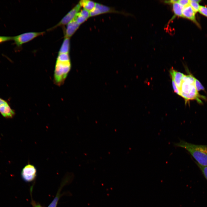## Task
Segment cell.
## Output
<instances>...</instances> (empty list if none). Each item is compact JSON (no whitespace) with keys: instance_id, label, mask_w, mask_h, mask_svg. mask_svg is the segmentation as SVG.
I'll return each instance as SVG.
<instances>
[{"instance_id":"6da1fadb","label":"cell","mask_w":207,"mask_h":207,"mask_svg":"<svg viewBox=\"0 0 207 207\" xmlns=\"http://www.w3.org/2000/svg\"><path fill=\"white\" fill-rule=\"evenodd\" d=\"M195 78L191 74L184 75L177 81H172L173 89L175 93L182 97L185 103L191 100H196L198 103L202 104L201 99H206V97L200 95L197 90L195 84Z\"/></svg>"},{"instance_id":"7a4b0ae2","label":"cell","mask_w":207,"mask_h":207,"mask_svg":"<svg viewBox=\"0 0 207 207\" xmlns=\"http://www.w3.org/2000/svg\"><path fill=\"white\" fill-rule=\"evenodd\" d=\"M173 145L187 150L196 160V164L202 166H207V145L195 144L183 140L173 143Z\"/></svg>"},{"instance_id":"3957f363","label":"cell","mask_w":207,"mask_h":207,"mask_svg":"<svg viewBox=\"0 0 207 207\" xmlns=\"http://www.w3.org/2000/svg\"><path fill=\"white\" fill-rule=\"evenodd\" d=\"M71 67L70 60H56L53 76L56 85L60 86L64 84Z\"/></svg>"},{"instance_id":"277c9868","label":"cell","mask_w":207,"mask_h":207,"mask_svg":"<svg viewBox=\"0 0 207 207\" xmlns=\"http://www.w3.org/2000/svg\"><path fill=\"white\" fill-rule=\"evenodd\" d=\"M45 32H29L23 33L12 37V40L18 47H21L22 44L28 42L36 37L43 35Z\"/></svg>"},{"instance_id":"5b68a950","label":"cell","mask_w":207,"mask_h":207,"mask_svg":"<svg viewBox=\"0 0 207 207\" xmlns=\"http://www.w3.org/2000/svg\"><path fill=\"white\" fill-rule=\"evenodd\" d=\"M81 7L79 3L77 4L68 12L59 22L53 27L49 28L47 30L50 31L58 26L67 24L74 18L76 14L80 11Z\"/></svg>"},{"instance_id":"8992f818","label":"cell","mask_w":207,"mask_h":207,"mask_svg":"<svg viewBox=\"0 0 207 207\" xmlns=\"http://www.w3.org/2000/svg\"><path fill=\"white\" fill-rule=\"evenodd\" d=\"M37 170L33 165L28 164L23 168L21 172V176L25 181L30 182L33 181L36 176Z\"/></svg>"},{"instance_id":"52a82bcc","label":"cell","mask_w":207,"mask_h":207,"mask_svg":"<svg viewBox=\"0 0 207 207\" xmlns=\"http://www.w3.org/2000/svg\"><path fill=\"white\" fill-rule=\"evenodd\" d=\"M0 113L4 118H11L15 114V111L12 109L8 102L0 97Z\"/></svg>"},{"instance_id":"ba28073f","label":"cell","mask_w":207,"mask_h":207,"mask_svg":"<svg viewBox=\"0 0 207 207\" xmlns=\"http://www.w3.org/2000/svg\"><path fill=\"white\" fill-rule=\"evenodd\" d=\"M112 12L122 13V12H118L112 7L96 3L94 9L90 12V16H95L102 14Z\"/></svg>"},{"instance_id":"9c48e42d","label":"cell","mask_w":207,"mask_h":207,"mask_svg":"<svg viewBox=\"0 0 207 207\" xmlns=\"http://www.w3.org/2000/svg\"><path fill=\"white\" fill-rule=\"evenodd\" d=\"M80 25L73 19L67 24L64 37L70 38L78 29Z\"/></svg>"},{"instance_id":"30bf717a","label":"cell","mask_w":207,"mask_h":207,"mask_svg":"<svg viewBox=\"0 0 207 207\" xmlns=\"http://www.w3.org/2000/svg\"><path fill=\"white\" fill-rule=\"evenodd\" d=\"M182 14L183 17L188 19L197 23L195 20V13L189 5L184 7Z\"/></svg>"},{"instance_id":"8fae6325","label":"cell","mask_w":207,"mask_h":207,"mask_svg":"<svg viewBox=\"0 0 207 207\" xmlns=\"http://www.w3.org/2000/svg\"><path fill=\"white\" fill-rule=\"evenodd\" d=\"M90 17V12L83 9L79 12L74 19L79 25L83 23Z\"/></svg>"},{"instance_id":"7c38bea8","label":"cell","mask_w":207,"mask_h":207,"mask_svg":"<svg viewBox=\"0 0 207 207\" xmlns=\"http://www.w3.org/2000/svg\"><path fill=\"white\" fill-rule=\"evenodd\" d=\"M70 49V38L64 37L60 48L58 54L69 53Z\"/></svg>"},{"instance_id":"4fadbf2b","label":"cell","mask_w":207,"mask_h":207,"mask_svg":"<svg viewBox=\"0 0 207 207\" xmlns=\"http://www.w3.org/2000/svg\"><path fill=\"white\" fill-rule=\"evenodd\" d=\"M79 3L80 6L83 7L84 9L90 12L95 7L96 3L89 0H82L80 1Z\"/></svg>"},{"instance_id":"5bb4252c","label":"cell","mask_w":207,"mask_h":207,"mask_svg":"<svg viewBox=\"0 0 207 207\" xmlns=\"http://www.w3.org/2000/svg\"><path fill=\"white\" fill-rule=\"evenodd\" d=\"M172 7L174 16L171 19L174 18L175 16L182 17V12L184 7L180 4L178 1L172 4Z\"/></svg>"},{"instance_id":"9a60e30c","label":"cell","mask_w":207,"mask_h":207,"mask_svg":"<svg viewBox=\"0 0 207 207\" xmlns=\"http://www.w3.org/2000/svg\"><path fill=\"white\" fill-rule=\"evenodd\" d=\"M189 5L191 6L195 13L199 11L200 6L198 3L190 0Z\"/></svg>"},{"instance_id":"2e32d148","label":"cell","mask_w":207,"mask_h":207,"mask_svg":"<svg viewBox=\"0 0 207 207\" xmlns=\"http://www.w3.org/2000/svg\"><path fill=\"white\" fill-rule=\"evenodd\" d=\"M195 84L196 89L198 91L201 90L205 91L204 87L199 80L196 78L195 80Z\"/></svg>"},{"instance_id":"e0dca14e","label":"cell","mask_w":207,"mask_h":207,"mask_svg":"<svg viewBox=\"0 0 207 207\" xmlns=\"http://www.w3.org/2000/svg\"><path fill=\"white\" fill-rule=\"evenodd\" d=\"M201 171L203 175L207 180V166H202L196 164Z\"/></svg>"},{"instance_id":"ac0fdd59","label":"cell","mask_w":207,"mask_h":207,"mask_svg":"<svg viewBox=\"0 0 207 207\" xmlns=\"http://www.w3.org/2000/svg\"><path fill=\"white\" fill-rule=\"evenodd\" d=\"M12 40V37L0 36V43Z\"/></svg>"},{"instance_id":"d6986e66","label":"cell","mask_w":207,"mask_h":207,"mask_svg":"<svg viewBox=\"0 0 207 207\" xmlns=\"http://www.w3.org/2000/svg\"><path fill=\"white\" fill-rule=\"evenodd\" d=\"M198 11L201 14L207 17V7L204 6H200Z\"/></svg>"},{"instance_id":"ffe728a7","label":"cell","mask_w":207,"mask_h":207,"mask_svg":"<svg viewBox=\"0 0 207 207\" xmlns=\"http://www.w3.org/2000/svg\"><path fill=\"white\" fill-rule=\"evenodd\" d=\"M59 198V195H58H58H56L48 207H56Z\"/></svg>"},{"instance_id":"44dd1931","label":"cell","mask_w":207,"mask_h":207,"mask_svg":"<svg viewBox=\"0 0 207 207\" xmlns=\"http://www.w3.org/2000/svg\"><path fill=\"white\" fill-rule=\"evenodd\" d=\"M178 2L184 7L189 5L190 0H178Z\"/></svg>"},{"instance_id":"7402d4cb","label":"cell","mask_w":207,"mask_h":207,"mask_svg":"<svg viewBox=\"0 0 207 207\" xmlns=\"http://www.w3.org/2000/svg\"><path fill=\"white\" fill-rule=\"evenodd\" d=\"M177 1H178V0H168V1H165L164 2L165 3H167L173 4V3L176 2Z\"/></svg>"},{"instance_id":"603a6c76","label":"cell","mask_w":207,"mask_h":207,"mask_svg":"<svg viewBox=\"0 0 207 207\" xmlns=\"http://www.w3.org/2000/svg\"><path fill=\"white\" fill-rule=\"evenodd\" d=\"M193 1L198 3L201 1V0H192Z\"/></svg>"},{"instance_id":"cb8c5ba5","label":"cell","mask_w":207,"mask_h":207,"mask_svg":"<svg viewBox=\"0 0 207 207\" xmlns=\"http://www.w3.org/2000/svg\"><path fill=\"white\" fill-rule=\"evenodd\" d=\"M35 207H41L39 204H37L35 206Z\"/></svg>"}]
</instances>
